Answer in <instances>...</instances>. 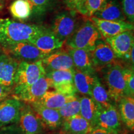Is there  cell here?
<instances>
[{
    "mask_svg": "<svg viewBox=\"0 0 134 134\" xmlns=\"http://www.w3.org/2000/svg\"><path fill=\"white\" fill-rule=\"evenodd\" d=\"M46 29L42 26L25 24L9 18L0 19V45L3 47L21 42H30Z\"/></svg>",
    "mask_w": 134,
    "mask_h": 134,
    "instance_id": "1",
    "label": "cell"
},
{
    "mask_svg": "<svg viewBox=\"0 0 134 134\" xmlns=\"http://www.w3.org/2000/svg\"><path fill=\"white\" fill-rule=\"evenodd\" d=\"M100 38L102 37L98 30L89 19L78 27L65 43L68 48H80L91 52Z\"/></svg>",
    "mask_w": 134,
    "mask_h": 134,
    "instance_id": "2",
    "label": "cell"
},
{
    "mask_svg": "<svg viewBox=\"0 0 134 134\" xmlns=\"http://www.w3.org/2000/svg\"><path fill=\"white\" fill-rule=\"evenodd\" d=\"M46 75V72L42 60L36 62H19L12 93L18 91L32 85Z\"/></svg>",
    "mask_w": 134,
    "mask_h": 134,
    "instance_id": "3",
    "label": "cell"
},
{
    "mask_svg": "<svg viewBox=\"0 0 134 134\" xmlns=\"http://www.w3.org/2000/svg\"><path fill=\"white\" fill-rule=\"evenodd\" d=\"M123 67L119 63L115 62L101 70L103 79L106 85L105 88L110 98L115 103H117L120 99L126 96Z\"/></svg>",
    "mask_w": 134,
    "mask_h": 134,
    "instance_id": "4",
    "label": "cell"
},
{
    "mask_svg": "<svg viewBox=\"0 0 134 134\" xmlns=\"http://www.w3.org/2000/svg\"><path fill=\"white\" fill-rule=\"evenodd\" d=\"M17 125L21 134H46L48 130L31 105L26 103L22 108Z\"/></svg>",
    "mask_w": 134,
    "mask_h": 134,
    "instance_id": "5",
    "label": "cell"
},
{
    "mask_svg": "<svg viewBox=\"0 0 134 134\" xmlns=\"http://www.w3.org/2000/svg\"><path fill=\"white\" fill-rule=\"evenodd\" d=\"M3 51L19 62L42 60L47 55L42 52L29 42H21L2 47Z\"/></svg>",
    "mask_w": 134,
    "mask_h": 134,
    "instance_id": "6",
    "label": "cell"
},
{
    "mask_svg": "<svg viewBox=\"0 0 134 134\" xmlns=\"http://www.w3.org/2000/svg\"><path fill=\"white\" fill-rule=\"evenodd\" d=\"M74 11H62L53 19L52 31L59 38L64 42L74 33L77 29V18Z\"/></svg>",
    "mask_w": 134,
    "mask_h": 134,
    "instance_id": "7",
    "label": "cell"
},
{
    "mask_svg": "<svg viewBox=\"0 0 134 134\" xmlns=\"http://www.w3.org/2000/svg\"><path fill=\"white\" fill-rule=\"evenodd\" d=\"M50 88H52V81L46 75L32 85L11 94L23 103L32 104L37 102Z\"/></svg>",
    "mask_w": 134,
    "mask_h": 134,
    "instance_id": "8",
    "label": "cell"
},
{
    "mask_svg": "<svg viewBox=\"0 0 134 134\" xmlns=\"http://www.w3.org/2000/svg\"><path fill=\"white\" fill-rule=\"evenodd\" d=\"M24 104L13 96L0 101V129L18 123Z\"/></svg>",
    "mask_w": 134,
    "mask_h": 134,
    "instance_id": "9",
    "label": "cell"
},
{
    "mask_svg": "<svg viewBox=\"0 0 134 134\" xmlns=\"http://www.w3.org/2000/svg\"><path fill=\"white\" fill-rule=\"evenodd\" d=\"M92 63L95 70H101L108 65L117 62V57L109 45L101 38L98 40L91 52Z\"/></svg>",
    "mask_w": 134,
    "mask_h": 134,
    "instance_id": "10",
    "label": "cell"
},
{
    "mask_svg": "<svg viewBox=\"0 0 134 134\" xmlns=\"http://www.w3.org/2000/svg\"><path fill=\"white\" fill-rule=\"evenodd\" d=\"M19 62L6 53L0 52V85L11 91L14 88Z\"/></svg>",
    "mask_w": 134,
    "mask_h": 134,
    "instance_id": "11",
    "label": "cell"
},
{
    "mask_svg": "<svg viewBox=\"0 0 134 134\" xmlns=\"http://www.w3.org/2000/svg\"><path fill=\"white\" fill-rule=\"evenodd\" d=\"M74 70L52 71L46 73L52 81V88L55 91L64 94H76L74 81Z\"/></svg>",
    "mask_w": 134,
    "mask_h": 134,
    "instance_id": "12",
    "label": "cell"
},
{
    "mask_svg": "<svg viewBox=\"0 0 134 134\" xmlns=\"http://www.w3.org/2000/svg\"><path fill=\"white\" fill-rule=\"evenodd\" d=\"M90 20L96 26L102 37L107 38L127 31H133V24L127 21H114L100 19L94 16Z\"/></svg>",
    "mask_w": 134,
    "mask_h": 134,
    "instance_id": "13",
    "label": "cell"
},
{
    "mask_svg": "<svg viewBox=\"0 0 134 134\" xmlns=\"http://www.w3.org/2000/svg\"><path fill=\"white\" fill-rule=\"evenodd\" d=\"M46 73L52 71L74 70L73 60L68 51L57 50L42 60Z\"/></svg>",
    "mask_w": 134,
    "mask_h": 134,
    "instance_id": "14",
    "label": "cell"
},
{
    "mask_svg": "<svg viewBox=\"0 0 134 134\" xmlns=\"http://www.w3.org/2000/svg\"><path fill=\"white\" fill-rule=\"evenodd\" d=\"M96 127L118 134L121 127V119L115 105L103 108L99 114ZM95 127V128H96Z\"/></svg>",
    "mask_w": 134,
    "mask_h": 134,
    "instance_id": "15",
    "label": "cell"
},
{
    "mask_svg": "<svg viewBox=\"0 0 134 134\" xmlns=\"http://www.w3.org/2000/svg\"><path fill=\"white\" fill-rule=\"evenodd\" d=\"M133 31L123 32L116 36L105 38L109 45L117 58H122L126 56L132 47L134 46Z\"/></svg>",
    "mask_w": 134,
    "mask_h": 134,
    "instance_id": "16",
    "label": "cell"
},
{
    "mask_svg": "<svg viewBox=\"0 0 134 134\" xmlns=\"http://www.w3.org/2000/svg\"><path fill=\"white\" fill-rule=\"evenodd\" d=\"M29 42L46 55L60 49L65 43L55 36L52 30L48 29L32 38Z\"/></svg>",
    "mask_w": 134,
    "mask_h": 134,
    "instance_id": "17",
    "label": "cell"
},
{
    "mask_svg": "<svg viewBox=\"0 0 134 134\" xmlns=\"http://www.w3.org/2000/svg\"><path fill=\"white\" fill-rule=\"evenodd\" d=\"M47 129L56 130L61 127L63 119L57 110L46 108L38 103L29 104Z\"/></svg>",
    "mask_w": 134,
    "mask_h": 134,
    "instance_id": "18",
    "label": "cell"
},
{
    "mask_svg": "<svg viewBox=\"0 0 134 134\" xmlns=\"http://www.w3.org/2000/svg\"><path fill=\"white\" fill-rule=\"evenodd\" d=\"M93 16L108 21H126L119 0H105Z\"/></svg>",
    "mask_w": 134,
    "mask_h": 134,
    "instance_id": "19",
    "label": "cell"
},
{
    "mask_svg": "<svg viewBox=\"0 0 134 134\" xmlns=\"http://www.w3.org/2000/svg\"><path fill=\"white\" fill-rule=\"evenodd\" d=\"M61 132L66 134H90L94 127L80 114L63 121Z\"/></svg>",
    "mask_w": 134,
    "mask_h": 134,
    "instance_id": "20",
    "label": "cell"
},
{
    "mask_svg": "<svg viewBox=\"0 0 134 134\" xmlns=\"http://www.w3.org/2000/svg\"><path fill=\"white\" fill-rule=\"evenodd\" d=\"M76 94H64L56 91L48 90L36 103L46 108L58 110L65 104L78 98Z\"/></svg>",
    "mask_w": 134,
    "mask_h": 134,
    "instance_id": "21",
    "label": "cell"
},
{
    "mask_svg": "<svg viewBox=\"0 0 134 134\" xmlns=\"http://www.w3.org/2000/svg\"><path fill=\"white\" fill-rule=\"evenodd\" d=\"M97 75L96 72H85L74 69L73 81L76 92L85 96H91L92 88Z\"/></svg>",
    "mask_w": 134,
    "mask_h": 134,
    "instance_id": "22",
    "label": "cell"
},
{
    "mask_svg": "<svg viewBox=\"0 0 134 134\" xmlns=\"http://www.w3.org/2000/svg\"><path fill=\"white\" fill-rule=\"evenodd\" d=\"M80 115L95 128L99 114L103 108L89 96H83L80 98Z\"/></svg>",
    "mask_w": 134,
    "mask_h": 134,
    "instance_id": "23",
    "label": "cell"
},
{
    "mask_svg": "<svg viewBox=\"0 0 134 134\" xmlns=\"http://www.w3.org/2000/svg\"><path fill=\"white\" fill-rule=\"evenodd\" d=\"M68 52L72 58L75 69L85 72H95L92 63L91 52L80 48H68Z\"/></svg>",
    "mask_w": 134,
    "mask_h": 134,
    "instance_id": "24",
    "label": "cell"
},
{
    "mask_svg": "<svg viewBox=\"0 0 134 134\" xmlns=\"http://www.w3.org/2000/svg\"><path fill=\"white\" fill-rule=\"evenodd\" d=\"M118 112L120 119L129 129H134V98L125 96L118 102Z\"/></svg>",
    "mask_w": 134,
    "mask_h": 134,
    "instance_id": "25",
    "label": "cell"
},
{
    "mask_svg": "<svg viewBox=\"0 0 134 134\" xmlns=\"http://www.w3.org/2000/svg\"><path fill=\"white\" fill-rule=\"evenodd\" d=\"M90 97L103 108H108L109 105L113 104V100L110 98L106 88L102 84L98 75L92 88Z\"/></svg>",
    "mask_w": 134,
    "mask_h": 134,
    "instance_id": "26",
    "label": "cell"
},
{
    "mask_svg": "<svg viewBox=\"0 0 134 134\" xmlns=\"http://www.w3.org/2000/svg\"><path fill=\"white\" fill-rule=\"evenodd\" d=\"M9 10L12 16L20 21L27 19L32 14L31 6L27 0H14Z\"/></svg>",
    "mask_w": 134,
    "mask_h": 134,
    "instance_id": "27",
    "label": "cell"
},
{
    "mask_svg": "<svg viewBox=\"0 0 134 134\" xmlns=\"http://www.w3.org/2000/svg\"><path fill=\"white\" fill-rule=\"evenodd\" d=\"M80 97H78L75 99L65 104L57 110L64 121L74 115L80 114Z\"/></svg>",
    "mask_w": 134,
    "mask_h": 134,
    "instance_id": "28",
    "label": "cell"
},
{
    "mask_svg": "<svg viewBox=\"0 0 134 134\" xmlns=\"http://www.w3.org/2000/svg\"><path fill=\"white\" fill-rule=\"evenodd\" d=\"M31 7L32 13L42 16L52 6L53 0H27Z\"/></svg>",
    "mask_w": 134,
    "mask_h": 134,
    "instance_id": "29",
    "label": "cell"
},
{
    "mask_svg": "<svg viewBox=\"0 0 134 134\" xmlns=\"http://www.w3.org/2000/svg\"><path fill=\"white\" fill-rule=\"evenodd\" d=\"M123 76L126 96L134 98L133 68L130 67H123Z\"/></svg>",
    "mask_w": 134,
    "mask_h": 134,
    "instance_id": "30",
    "label": "cell"
},
{
    "mask_svg": "<svg viewBox=\"0 0 134 134\" xmlns=\"http://www.w3.org/2000/svg\"><path fill=\"white\" fill-rule=\"evenodd\" d=\"M119 3L127 21L133 24L134 0H119Z\"/></svg>",
    "mask_w": 134,
    "mask_h": 134,
    "instance_id": "31",
    "label": "cell"
},
{
    "mask_svg": "<svg viewBox=\"0 0 134 134\" xmlns=\"http://www.w3.org/2000/svg\"><path fill=\"white\" fill-rule=\"evenodd\" d=\"M105 1V0H85L84 16L89 18L93 16L95 13L101 7Z\"/></svg>",
    "mask_w": 134,
    "mask_h": 134,
    "instance_id": "32",
    "label": "cell"
},
{
    "mask_svg": "<svg viewBox=\"0 0 134 134\" xmlns=\"http://www.w3.org/2000/svg\"><path fill=\"white\" fill-rule=\"evenodd\" d=\"M85 0H65L67 7L71 11L84 15Z\"/></svg>",
    "mask_w": 134,
    "mask_h": 134,
    "instance_id": "33",
    "label": "cell"
},
{
    "mask_svg": "<svg viewBox=\"0 0 134 134\" xmlns=\"http://www.w3.org/2000/svg\"><path fill=\"white\" fill-rule=\"evenodd\" d=\"M0 134H21L17 124L8 125L0 129Z\"/></svg>",
    "mask_w": 134,
    "mask_h": 134,
    "instance_id": "34",
    "label": "cell"
},
{
    "mask_svg": "<svg viewBox=\"0 0 134 134\" xmlns=\"http://www.w3.org/2000/svg\"><path fill=\"white\" fill-rule=\"evenodd\" d=\"M10 94H11V91L0 85V101L9 97Z\"/></svg>",
    "mask_w": 134,
    "mask_h": 134,
    "instance_id": "35",
    "label": "cell"
},
{
    "mask_svg": "<svg viewBox=\"0 0 134 134\" xmlns=\"http://www.w3.org/2000/svg\"><path fill=\"white\" fill-rule=\"evenodd\" d=\"M90 134H115L113 132H110L109 131H107V130L101 129L98 128V127H96L93 130L91 133Z\"/></svg>",
    "mask_w": 134,
    "mask_h": 134,
    "instance_id": "36",
    "label": "cell"
},
{
    "mask_svg": "<svg viewBox=\"0 0 134 134\" xmlns=\"http://www.w3.org/2000/svg\"><path fill=\"white\" fill-rule=\"evenodd\" d=\"M3 3H4V0H0V9L3 8Z\"/></svg>",
    "mask_w": 134,
    "mask_h": 134,
    "instance_id": "37",
    "label": "cell"
},
{
    "mask_svg": "<svg viewBox=\"0 0 134 134\" xmlns=\"http://www.w3.org/2000/svg\"><path fill=\"white\" fill-rule=\"evenodd\" d=\"M55 134H66V133H63V132H59V133H55Z\"/></svg>",
    "mask_w": 134,
    "mask_h": 134,
    "instance_id": "38",
    "label": "cell"
},
{
    "mask_svg": "<svg viewBox=\"0 0 134 134\" xmlns=\"http://www.w3.org/2000/svg\"><path fill=\"white\" fill-rule=\"evenodd\" d=\"M125 134H133V133H132V132H130V133H125Z\"/></svg>",
    "mask_w": 134,
    "mask_h": 134,
    "instance_id": "39",
    "label": "cell"
}]
</instances>
